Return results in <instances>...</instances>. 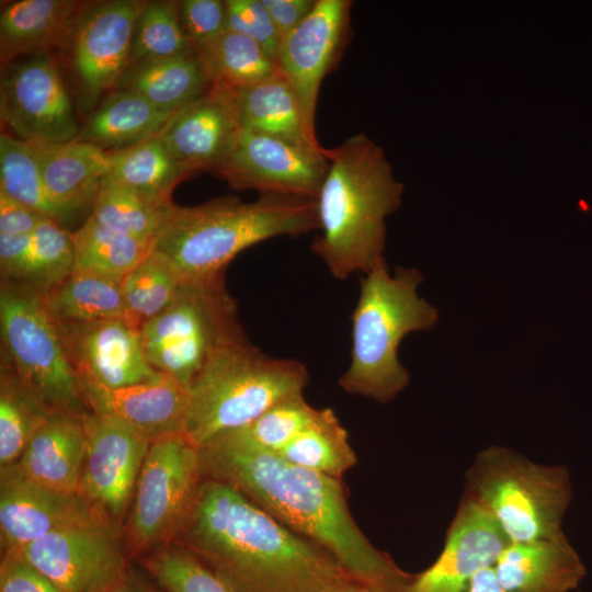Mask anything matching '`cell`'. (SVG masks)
Listing matches in <instances>:
<instances>
[{"label":"cell","instance_id":"obj_4","mask_svg":"<svg viewBox=\"0 0 592 592\" xmlns=\"http://www.w3.org/2000/svg\"><path fill=\"white\" fill-rule=\"evenodd\" d=\"M315 198L261 194L253 202L221 196L195 206L169 205L151 252L182 283L224 276L234 258L257 243L318 229Z\"/></svg>","mask_w":592,"mask_h":592},{"label":"cell","instance_id":"obj_1","mask_svg":"<svg viewBox=\"0 0 592 592\" xmlns=\"http://www.w3.org/2000/svg\"><path fill=\"white\" fill-rule=\"evenodd\" d=\"M173 543L230 592H328L353 580L322 546L283 525L234 486L209 477L203 478Z\"/></svg>","mask_w":592,"mask_h":592},{"label":"cell","instance_id":"obj_12","mask_svg":"<svg viewBox=\"0 0 592 592\" xmlns=\"http://www.w3.org/2000/svg\"><path fill=\"white\" fill-rule=\"evenodd\" d=\"M12 550L66 592H104L130 570L117 525L110 522L59 530Z\"/></svg>","mask_w":592,"mask_h":592},{"label":"cell","instance_id":"obj_3","mask_svg":"<svg viewBox=\"0 0 592 592\" xmlns=\"http://www.w3.org/2000/svg\"><path fill=\"white\" fill-rule=\"evenodd\" d=\"M329 167L317 201L311 251L338 280L368 273L383 261L386 217L400 207L403 185L384 150L364 134L327 148Z\"/></svg>","mask_w":592,"mask_h":592},{"label":"cell","instance_id":"obj_2","mask_svg":"<svg viewBox=\"0 0 592 592\" xmlns=\"http://www.w3.org/2000/svg\"><path fill=\"white\" fill-rule=\"evenodd\" d=\"M200 452L204 477L234 486L283 525L322 546L353 580L378 592H408L414 574L360 530L341 479L293 465L276 453L215 443Z\"/></svg>","mask_w":592,"mask_h":592},{"label":"cell","instance_id":"obj_20","mask_svg":"<svg viewBox=\"0 0 592 592\" xmlns=\"http://www.w3.org/2000/svg\"><path fill=\"white\" fill-rule=\"evenodd\" d=\"M230 91L209 90L175 112L159 137L170 156L193 172L218 174L241 132Z\"/></svg>","mask_w":592,"mask_h":592},{"label":"cell","instance_id":"obj_15","mask_svg":"<svg viewBox=\"0 0 592 592\" xmlns=\"http://www.w3.org/2000/svg\"><path fill=\"white\" fill-rule=\"evenodd\" d=\"M102 522L112 523L81 493L38 485L16 463L0 467L2 551L20 549L59 530Z\"/></svg>","mask_w":592,"mask_h":592},{"label":"cell","instance_id":"obj_6","mask_svg":"<svg viewBox=\"0 0 592 592\" xmlns=\"http://www.w3.org/2000/svg\"><path fill=\"white\" fill-rule=\"evenodd\" d=\"M307 383L303 363L269 356L246 338L229 343L210 356L189 385L183 434L201 448L303 395Z\"/></svg>","mask_w":592,"mask_h":592},{"label":"cell","instance_id":"obj_26","mask_svg":"<svg viewBox=\"0 0 592 592\" xmlns=\"http://www.w3.org/2000/svg\"><path fill=\"white\" fill-rule=\"evenodd\" d=\"M242 128L272 135L316 150L325 147L305 117L289 82L276 70L271 77L244 88H228Z\"/></svg>","mask_w":592,"mask_h":592},{"label":"cell","instance_id":"obj_24","mask_svg":"<svg viewBox=\"0 0 592 592\" xmlns=\"http://www.w3.org/2000/svg\"><path fill=\"white\" fill-rule=\"evenodd\" d=\"M31 145L35 149L50 198L70 221L92 208L111 171L112 151L75 140Z\"/></svg>","mask_w":592,"mask_h":592},{"label":"cell","instance_id":"obj_21","mask_svg":"<svg viewBox=\"0 0 592 592\" xmlns=\"http://www.w3.org/2000/svg\"><path fill=\"white\" fill-rule=\"evenodd\" d=\"M79 382L89 411L116 418L151 441L183 434L187 389L174 379L163 375L121 388H107L82 376Z\"/></svg>","mask_w":592,"mask_h":592},{"label":"cell","instance_id":"obj_33","mask_svg":"<svg viewBox=\"0 0 592 592\" xmlns=\"http://www.w3.org/2000/svg\"><path fill=\"white\" fill-rule=\"evenodd\" d=\"M194 49L210 86L244 88L276 72L275 61L258 43L230 30Z\"/></svg>","mask_w":592,"mask_h":592},{"label":"cell","instance_id":"obj_18","mask_svg":"<svg viewBox=\"0 0 592 592\" xmlns=\"http://www.w3.org/2000/svg\"><path fill=\"white\" fill-rule=\"evenodd\" d=\"M57 326L78 376L107 388L163 376L147 361L140 329L125 318Z\"/></svg>","mask_w":592,"mask_h":592},{"label":"cell","instance_id":"obj_19","mask_svg":"<svg viewBox=\"0 0 592 592\" xmlns=\"http://www.w3.org/2000/svg\"><path fill=\"white\" fill-rule=\"evenodd\" d=\"M509 544L497 521L464 494L440 556L414 576L408 592H467L475 576L493 567Z\"/></svg>","mask_w":592,"mask_h":592},{"label":"cell","instance_id":"obj_44","mask_svg":"<svg viewBox=\"0 0 592 592\" xmlns=\"http://www.w3.org/2000/svg\"><path fill=\"white\" fill-rule=\"evenodd\" d=\"M0 592H66L19 551H2Z\"/></svg>","mask_w":592,"mask_h":592},{"label":"cell","instance_id":"obj_29","mask_svg":"<svg viewBox=\"0 0 592 592\" xmlns=\"http://www.w3.org/2000/svg\"><path fill=\"white\" fill-rule=\"evenodd\" d=\"M72 234L52 218H45L26 235L20 251L0 265L2 280L25 284L45 293L73 272Z\"/></svg>","mask_w":592,"mask_h":592},{"label":"cell","instance_id":"obj_11","mask_svg":"<svg viewBox=\"0 0 592 592\" xmlns=\"http://www.w3.org/2000/svg\"><path fill=\"white\" fill-rule=\"evenodd\" d=\"M0 115L5 133L29 144H65L80 127L61 73L48 54L2 66Z\"/></svg>","mask_w":592,"mask_h":592},{"label":"cell","instance_id":"obj_14","mask_svg":"<svg viewBox=\"0 0 592 592\" xmlns=\"http://www.w3.org/2000/svg\"><path fill=\"white\" fill-rule=\"evenodd\" d=\"M326 152L241 128L217 175L236 190L316 200L329 167Z\"/></svg>","mask_w":592,"mask_h":592},{"label":"cell","instance_id":"obj_48","mask_svg":"<svg viewBox=\"0 0 592 592\" xmlns=\"http://www.w3.org/2000/svg\"><path fill=\"white\" fill-rule=\"evenodd\" d=\"M467 592H508L499 582L494 566L481 570L471 580Z\"/></svg>","mask_w":592,"mask_h":592},{"label":"cell","instance_id":"obj_10","mask_svg":"<svg viewBox=\"0 0 592 592\" xmlns=\"http://www.w3.org/2000/svg\"><path fill=\"white\" fill-rule=\"evenodd\" d=\"M203 478L200 447L184 434L151 442L132 499L127 523L130 555L143 556L177 539Z\"/></svg>","mask_w":592,"mask_h":592},{"label":"cell","instance_id":"obj_39","mask_svg":"<svg viewBox=\"0 0 592 592\" xmlns=\"http://www.w3.org/2000/svg\"><path fill=\"white\" fill-rule=\"evenodd\" d=\"M182 284L172 267L150 251L121 281L127 320L140 329L173 303Z\"/></svg>","mask_w":592,"mask_h":592},{"label":"cell","instance_id":"obj_28","mask_svg":"<svg viewBox=\"0 0 592 592\" xmlns=\"http://www.w3.org/2000/svg\"><path fill=\"white\" fill-rule=\"evenodd\" d=\"M209 88L198 55L192 48L178 56L129 66L115 89L136 92L159 110L174 114Z\"/></svg>","mask_w":592,"mask_h":592},{"label":"cell","instance_id":"obj_38","mask_svg":"<svg viewBox=\"0 0 592 592\" xmlns=\"http://www.w3.org/2000/svg\"><path fill=\"white\" fill-rule=\"evenodd\" d=\"M0 191L62 226L70 223L46 190L34 147L5 132L0 136Z\"/></svg>","mask_w":592,"mask_h":592},{"label":"cell","instance_id":"obj_7","mask_svg":"<svg viewBox=\"0 0 592 592\" xmlns=\"http://www.w3.org/2000/svg\"><path fill=\"white\" fill-rule=\"evenodd\" d=\"M464 494L497 521L510 543H527L563 534L572 485L566 466L537 464L491 445L475 457Z\"/></svg>","mask_w":592,"mask_h":592},{"label":"cell","instance_id":"obj_45","mask_svg":"<svg viewBox=\"0 0 592 592\" xmlns=\"http://www.w3.org/2000/svg\"><path fill=\"white\" fill-rule=\"evenodd\" d=\"M45 218L49 217L23 205L0 191V235H29Z\"/></svg>","mask_w":592,"mask_h":592},{"label":"cell","instance_id":"obj_40","mask_svg":"<svg viewBox=\"0 0 592 592\" xmlns=\"http://www.w3.org/2000/svg\"><path fill=\"white\" fill-rule=\"evenodd\" d=\"M193 47L183 30L179 1H148L134 33L130 64L164 59Z\"/></svg>","mask_w":592,"mask_h":592},{"label":"cell","instance_id":"obj_31","mask_svg":"<svg viewBox=\"0 0 592 592\" xmlns=\"http://www.w3.org/2000/svg\"><path fill=\"white\" fill-rule=\"evenodd\" d=\"M41 294L57 323L127 319L121 282L98 274L72 272L62 283Z\"/></svg>","mask_w":592,"mask_h":592},{"label":"cell","instance_id":"obj_5","mask_svg":"<svg viewBox=\"0 0 592 592\" xmlns=\"http://www.w3.org/2000/svg\"><path fill=\"white\" fill-rule=\"evenodd\" d=\"M422 275L417 269L398 266L395 275L385 259L361 280L351 316V363L339 385L348 394L386 403L409 383L397 350L406 334L425 331L437 321L436 309L417 294Z\"/></svg>","mask_w":592,"mask_h":592},{"label":"cell","instance_id":"obj_17","mask_svg":"<svg viewBox=\"0 0 592 592\" xmlns=\"http://www.w3.org/2000/svg\"><path fill=\"white\" fill-rule=\"evenodd\" d=\"M148 1L90 2L70 42L72 67L91 99L115 89L130 64L137 21Z\"/></svg>","mask_w":592,"mask_h":592},{"label":"cell","instance_id":"obj_23","mask_svg":"<svg viewBox=\"0 0 592 592\" xmlns=\"http://www.w3.org/2000/svg\"><path fill=\"white\" fill-rule=\"evenodd\" d=\"M508 592H570L587 568L565 533L547 539L510 543L494 565Z\"/></svg>","mask_w":592,"mask_h":592},{"label":"cell","instance_id":"obj_47","mask_svg":"<svg viewBox=\"0 0 592 592\" xmlns=\"http://www.w3.org/2000/svg\"><path fill=\"white\" fill-rule=\"evenodd\" d=\"M153 581V580H152ZM104 592H167L155 581L149 582L129 570L127 576L118 583Z\"/></svg>","mask_w":592,"mask_h":592},{"label":"cell","instance_id":"obj_43","mask_svg":"<svg viewBox=\"0 0 592 592\" xmlns=\"http://www.w3.org/2000/svg\"><path fill=\"white\" fill-rule=\"evenodd\" d=\"M180 16L185 35L193 48L210 42L227 30L226 1H181Z\"/></svg>","mask_w":592,"mask_h":592},{"label":"cell","instance_id":"obj_8","mask_svg":"<svg viewBox=\"0 0 592 592\" xmlns=\"http://www.w3.org/2000/svg\"><path fill=\"white\" fill-rule=\"evenodd\" d=\"M149 364L187 389L210 356L246 338L224 276L183 283L173 303L140 326Z\"/></svg>","mask_w":592,"mask_h":592},{"label":"cell","instance_id":"obj_16","mask_svg":"<svg viewBox=\"0 0 592 592\" xmlns=\"http://www.w3.org/2000/svg\"><path fill=\"white\" fill-rule=\"evenodd\" d=\"M351 8L350 0H317L310 14L278 46L276 70L295 90L312 129L321 82L348 43Z\"/></svg>","mask_w":592,"mask_h":592},{"label":"cell","instance_id":"obj_30","mask_svg":"<svg viewBox=\"0 0 592 592\" xmlns=\"http://www.w3.org/2000/svg\"><path fill=\"white\" fill-rule=\"evenodd\" d=\"M52 409L4 360L0 366V467L18 462Z\"/></svg>","mask_w":592,"mask_h":592},{"label":"cell","instance_id":"obj_46","mask_svg":"<svg viewBox=\"0 0 592 592\" xmlns=\"http://www.w3.org/2000/svg\"><path fill=\"white\" fill-rule=\"evenodd\" d=\"M266 8L274 26L284 38L298 27L310 14L317 0H261Z\"/></svg>","mask_w":592,"mask_h":592},{"label":"cell","instance_id":"obj_27","mask_svg":"<svg viewBox=\"0 0 592 592\" xmlns=\"http://www.w3.org/2000/svg\"><path fill=\"white\" fill-rule=\"evenodd\" d=\"M172 115L136 92L115 89L88 116L75 141L106 151L126 149L159 135Z\"/></svg>","mask_w":592,"mask_h":592},{"label":"cell","instance_id":"obj_49","mask_svg":"<svg viewBox=\"0 0 592 592\" xmlns=\"http://www.w3.org/2000/svg\"><path fill=\"white\" fill-rule=\"evenodd\" d=\"M328 592H378V591L350 579V580H346L337 584L335 587L330 589Z\"/></svg>","mask_w":592,"mask_h":592},{"label":"cell","instance_id":"obj_34","mask_svg":"<svg viewBox=\"0 0 592 592\" xmlns=\"http://www.w3.org/2000/svg\"><path fill=\"white\" fill-rule=\"evenodd\" d=\"M73 272L98 274L121 282L151 251L141 241L99 224L91 215L72 232Z\"/></svg>","mask_w":592,"mask_h":592},{"label":"cell","instance_id":"obj_36","mask_svg":"<svg viewBox=\"0 0 592 592\" xmlns=\"http://www.w3.org/2000/svg\"><path fill=\"white\" fill-rule=\"evenodd\" d=\"M319 413L320 409L311 407L303 395H298L275 405L247 425L221 434L208 444L277 454L309 426Z\"/></svg>","mask_w":592,"mask_h":592},{"label":"cell","instance_id":"obj_9","mask_svg":"<svg viewBox=\"0 0 592 592\" xmlns=\"http://www.w3.org/2000/svg\"><path fill=\"white\" fill-rule=\"evenodd\" d=\"M0 333L1 357L52 409L77 415L89 411L57 322L45 308L39 292L2 280Z\"/></svg>","mask_w":592,"mask_h":592},{"label":"cell","instance_id":"obj_41","mask_svg":"<svg viewBox=\"0 0 592 592\" xmlns=\"http://www.w3.org/2000/svg\"><path fill=\"white\" fill-rule=\"evenodd\" d=\"M148 576L167 592H230L197 558L177 543L140 556Z\"/></svg>","mask_w":592,"mask_h":592},{"label":"cell","instance_id":"obj_35","mask_svg":"<svg viewBox=\"0 0 592 592\" xmlns=\"http://www.w3.org/2000/svg\"><path fill=\"white\" fill-rule=\"evenodd\" d=\"M277 455L293 465L337 479L357 462L346 430L330 408L320 409L318 418Z\"/></svg>","mask_w":592,"mask_h":592},{"label":"cell","instance_id":"obj_22","mask_svg":"<svg viewBox=\"0 0 592 592\" xmlns=\"http://www.w3.org/2000/svg\"><path fill=\"white\" fill-rule=\"evenodd\" d=\"M90 2L19 0L0 14L2 66L19 57L69 48L76 26Z\"/></svg>","mask_w":592,"mask_h":592},{"label":"cell","instance_id":"obj_37","mask_svg":"<svg viewBox=\"0 0 592 592\" xmlns=\"http://www.w3.org/2000/svg\"><path fill=\"white\" fill-rule=\"evenodd\" d=\"M170 204L172 202H161L126 185L104 180L91 216L109 229L152 242Z\"/></svg>","mask_w":592,"mask_h":592},{"label":"cell","instance_id":"obj_13","mask_svg":"<svg viewBox=\"0 0 592 592\" xmlns=\"http://www.w3.org/2000/svg\"><path fill=\"white\" fill-rule=\"evenodd\" d=\"M80 420L86 451L79 492L118 525L152 441L113 417L88 411Z\"/></svg>","mask_w":592,"mask_h":592},{"label":"cell","instance_id":"obj_25","mask_svg":"<svg viewBox=\"0 0 592 592\" xmlns=\"http://www.w3.org/2000/svg\"><path fill=\"white\" fill-rule=\"evenodd\" d=\"M84 451L80 415L53 410L15 463L38 485L61 492H79Z\"/></svg>","mask_w":592,"mask_h":592},{"label":"cell","instance_id":"obj_32","mask_svg":"<svg viewBox=\"0 0 592 592\" xmlns=\"http://www.w3.org/2000/svg\"><path fill=\"white\" fill-rule=\"evenodd\" d=\"M112 153V168L105 180L161 202H171L174 187L194 173L170 156L158 135Z\"/></svg>","mask_w":592,"mask_h":592},{"label":"cell","instance_id":"obj_42","mask_svg":"<svg viewBox=\"0 0 592 592\" xmlns=\"http://www.w3.org/2000/svg\"><path fill=\"white\" fill-rule=\"evenodd\" d=\"M227 30L258 43L275 61L281 37L261 0H226Z\"/></svg>","mask_w":592,"mask_h":592}]
</instances>
